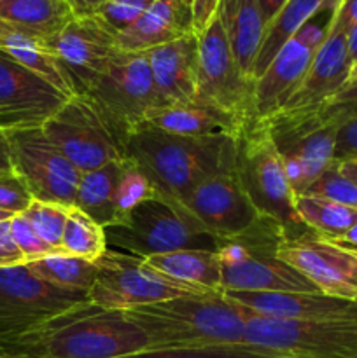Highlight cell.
I'll return each mask as SVG.
<instances>
[{"label": "cell", "mask_w": 357, "mask_h": 358, "mask_svg": "<svg viewBox=\"0 0 357 358\" xmlns=\"http://www.w3.org/2000/svg\"><path fill=\"white\" fill-rule=\"evenodd\" d=\"M13 170V157H10L9 140L6 131H0V173Z\"/></svg>", "instance_id": "7dc6e473"}, {"label": "cell", "mask_w": 357, "mask_h": 358, "mask_svg": "<svg viewBox=\"0 0 357 358\" xmlns=\"http://www.w3.org/2000/svg\"><path fill=\"white\" fill-rule=\"evenodd\" d=\"M119 358H300L282 352L261 348L252 345L214 346V348H186V350H144Z\"/></svg>", "instance_id": "d6a6232c"}, {"label": "cell", "mask_w": 357, "mask_h": 358, "mask_svg": "<svg viewBox=\"0 0 357 358\" xmlns=\"http://www.w3.org/2000/svg\"><path fill=\"white\" fill-rule=\"evenodd\" d=\"M245 345L300 358H357V317L298 322L259 317L248 310Z\"/></svg>", "instance_id": "8fae6325"}, {"label": "cell", "mask_w": 357, "mask_h": 358, "mask_svg": "<svg viewBox=\"0 0 357 358\" xmlns=\"http://www.w3.org/2000/svg\"><path fill=\"white\" fill-rule=\"evenodd\" d=\"M125 159L111 161L97 170L80 175L74 206L102 227L114 226L118 220L115 192L125 170Z\"/></svg>", "instance_id": "83f0119b"}, {"label": "cell", "mask_w": 357, "mask_h": 358, "mask_svg": "<svg viewBox=\"0 0 357 358\" xmlns=\"http://www.w3.org/2000/svg\"><path fill=\"white\" fill-rule=\"evenodd\" d=\"M303 194L331 199V201L340 203V205L357 210V185L338 170V164L335 161L322 171L321 177Z\"/></svg>", "instance_id": "d590c367"}, {"label": "cell", "mask_w": 357, "mask_h": 358, "mask_svg": "<svg viewBox=\"0 0 357 358\" xmlns=\"http://www.w3.org/2000/svg\"><path fill=\"white\" fill-rule=\"evenodd\" d=\"M275 257L310 280L326 296L357 299V250L326 238H284Z\"/></svg>", "instance_id": "9a60e30c"}, {"label": "cell", "mask_w": 357, "mask_h": 358, "mask_svg": "<svg viewBox=\"0 0 357 358\" xmlns=\"http://www.w3.org/2000/svg\"><path fill=\"white\" fill-rule=\"evenodd\" d=\"M66 2H69L74 16L84 17V16H94L107 0H66Z\"/></svg>", "instance_id": "f6af8a7d"}, {"label": "cell", "mask_w": 357, "mask_h": 358, "mask_svg": "<svg viewBox=\"0 0 357 358\" xmlns=\"http://www.w3.org/2000/svg\"><path fill=\"white\" fill-rule=\"evenodd\" d=\"M349 72L350 62L349 55H346V30L332 16L328 37H326L324 44L318 48L303 83L280 110H293V108L326 103L342 90Z\"/></svg>", "instance_id": "ffe728a7"}, {"label": "cell", "mask_w": 357, "mask_h": 358, "mask_svg": "<svg viewBox=\"0 0 357 358\" xmlns=\"http://www.w3.org/2000/svg\"><path fill=\"white\" fill-rule=\"evenodd\" d=\"M346 159H357V114L345 119L336 133L332 161Z\"/></svg>", "instance_id": "ab89813d"}, {"label": "cell", "mask_w": 357, "mask_h": 358, "mask_svg": "<svg viewBox=\"0 0 357 358\" xmlns=\"http://www.w3.org/2000/svg\"><path fill=\"white\" fill-rule=\"evenodd\" d=\"M329 101L332 103H356L357 101V63L350 66L349 77L342 90L335 94Z\"/></svg>", "instance_id": "7bdbcfd3"}, {"label": "cell", "mask_w": 357, "mask_h": 358, "mask_svg": "<svg viewBox=\"0 0 357 358\" xmlns=\"http://www.w3.org/2000/svg\"><path fill=\"white\" fill-rule=\"evenodd\" d=\"M70 206L56 205V203L31 201V205L21 215L31 224L35 233L56 252L62 254V236L65 231L66 217Z\"/></svg>", "instance_id": "836d02e7"}, {"label": "cell", "mask_w": 357, "mask_h": 358, "mask_svg": "<svg viewBox=\"0 0 357 358\" xmlns=\"http://www.w3.org/2000/svg\"><path fill=\"white\" fill-rule=\"evenodd\" d=\"M234 175L261 219L279 226L286 238L303 236L307 226L294 210L293 187L265 121L247 122L234 136Z\"/></svg>", "instance_id": "277c9868"}, {"label": "cell", "mask_w": 357, "mask_h": 358, "mask_svg": "<svg viewBox=\"0 0 357 358\" xmlns=\"http://www.w3.org/2000/svg\"><path fill=\"white\" fill-rule=\"evenodd\" d=\"M121 313L146 334L149 350L245 345L248 308L224 292L175 297Z\"/></svg>", "instance_id": "3957f363"}, {"label": "cell", "mask_w": 357, "mask_h": 358, "mask_svg": "<svg viewBox=\"0 0 357 358\" xmlns=\"http://www.w3.org/2000/svg\"><path fill=\"white\" fill-rule=\"evenodd\" d=\"M357 114L356 103H326L280 110L265 119L282 157H293L303 168L304 191L332 163L340 124Z\"/></svg>", "instance_id": "52a82bcc"}, {"label": "cell", "mask_w": 357, "mask_h": 358, "mask_svg": "<svg viewBox=\"0 0 357 358\" xmlns=\"http://www.w3.org/2000/svg\"><path fill=\"white\" fill-rule=\"evenodd\" d=\"M147 7L149 6H146V3H130L107 0V2L102 6V9L97 13V16H100L102 20L108 24V28H111L112 31L119 34V31L132 27V24L142 16V13Z\"/></svg>", "instance_id": "f35d334b"}, {"label": "cell", "mask_w": 357, "mask_h": 358, "mask_svg": "<svg viewBox=\"0 0 357 358\" xmlns=\"http://www.w3.org/2000/svg\"><path fill=\"white\" fill-rule=\"evenodd\" d=\"M220 0H192V27L196 34L205 30L210 24V21L217 16Z\"/></svg>", "instance_id": "b9f144b4"}, {"label": "cell", "mask_w": 357, "mask_h": 358, "mask_svg": "<svg viewBox=\"0 0 357 358\" xmlns=\"http://www.w3.org/2000/svg\"><path fill=\"white\" fill-rule=\"evenodd\" d=\"M104 229L107 250L139 259L177 250L219 252L224 245L203 229L184 206L161 196L140 203L122 222Z\"/></svg>", "instance_id": "5b68a950"}, {"label": "cell", "mask_w": 357, "mask_h": 358, "mask_svg": "<svg viewBox=\"0 0 357 358\" xmlns=\"http://www.w3.org/2000/svg\"><path fill=\"white\" fill-rule=\"evenodd\" d=\"M13 168L35 201L74 206L80 171L44 135L42 128L6 131Z\"/></svg>", "instance_id": "4fadbf2b"}, {"label": "cell", "mask_w": 357, "mask_h": 358, "mask_svg": "<svg viewBox=\"0 0 357 358\" xmlns=\"http://www.w3.org/2000/svg\"><path fill=\"white\" fill-rule=\"evenodd\" d=\"M88 303V292L52 285L27 264L0 268V339L27 334Z\"/></svg>", "instance_id": "9c48e42d"}, {"label": "cell", "mask_w": 357, "mask_h": 358, "mask_svg": "<svg viewBox=\"0 0 357 358\" xmlns=\"http://www.w3.org/2000/svg\"><path fill=\"white\" fill-rule=\"evenodd\" d=\"M294 210L301 222L326 240H338L354 224H357V210L340 205L331 199L310 194L294 196Z\"/></svg>", "instance_id": "f546056e"}, {"label": "cell", "mask_w": 357, "mask_h": 358, "mask_svg": "<svg viewBox=\"0 0 357 358\" xmlns=\"http://www.w3.org/2000/svg\"><path fill=\"white\" fill-rule=\"evenodd\" d=\"M346 55H349L350 66L357 63V24L346 31Z\"/></svg>", "instance_id": "c3c4849f"}, {"label": "cell", "mask_w": 357, "mask_h": 358, "mask_svg": "<svg viewBox=\"0 0 357 358\" xmlns=\"http://www.w3.org/2000/svg\"><path fill=\"white\" fill-rule=\"evenodd\" d=\"M224 294L259 317L279 320L326 322L357 317V299H342L321 292L276 294L224 290Z\"/></svg>", "instance_id": "d6986e66"}, {"label": "cell", "mask_w": 357, "mask_h": 358, "mask_svg": "<svg viewBox=\"0 0 357 358\" xmlns=\"http://www.w3.org/2000/svg\"><path fill=\"white\" fill-rule=\"evenodd\" d=\"M84 94L93 100L122 142L149 124L150 115L167 105L154 83L147 52L119 51Z\"/></svg>", "instance_id": "8992f818"}, {"label": "cell", "mask_w": 357, "mask_h": 358, "mask_svg": "<svg viewBox=\"0 0 357 358\" xmlns=\"http://www.w3.org/2000/svg\"><path fill=\"white\" fill-rule=\"evenodd\" d=\"M149 350L146 334L91 303L16 338L0 339V358H119Z\"/></svg>", "instance_id": "7a4b0ae2"}, {"label": "cell", "mask_w": 357, "mask_h": 358, "mask_svg": "<svg viewBox=\"0 0 357 358\" xmlns=\"http://www.w3.org/2000/svg\"><path fill=\"white\" fill-rule=\"evenodd\" d=\"M14 217V213L6 212V210H0V222H6V220H10Z\"/></svg>", "instance_id": "816d5d0a"}, {"label": "cell", "mask_w": 357, "mask_h": 358, "mask_svg": "<svg viewBox=\"0 0 357 358\" xmlns=\"http://www.w3.org/2000/svg\"><path fill=\"white\" fill-rule=\"evenodd\" d=\"M342 0H289L275 16V20L266 27L262 35L261 48L252 69V79H259L266 66L272 63L276 52L284 48L287 41L294 37L312 17L321 14L322 10L336 7Z\"/></svg>", "instance_id": "4316f807"}, {"label": "cell", "mask_w": 357, "mask_h": 358, "mask_svg": "<svg viewBox=\"0 0 357 358\" xmlns=\"http://www.w3.org/2000/svg\"><path fill=\"white\" fill-rule=\"evenodd\" d=\"M203 229L223 243L247 233L261 217L237 180L234 170L203 180L182 203Z\"/></svg>", "instance_id": "ac0fdd59"}, {"label": "cell", "mask_w": 357, "mask_h": 358, "mask_svg": "<svg viewBox=\"0 0 357 358\" xmlns=\"http://www.w3.org/2000/svg\"><path fill=\"white\" fill-rule=\"evenodd\" d=\"M258 2H259V9H261L262 21H265V24L268 27L289 0H258Z\"/></svg>", "instance_id": "bcb514c9"}, {"label": "cell", "mask_w": 357, "mask_h": 358, "mask_svg": "<svg viewBox=\"0 0 357 358\" xmlns=\"http://www.w3.org/2000/svg\"><path fill=\"white\" fill-rule=\"evenodd\" d=\"M198 35V91L195 100L234 115L244 124L254 121L255 80L245 76L219 17Z\"/></svg>", "instance_id": "7c38bea8"}, {"label": "cell", "mask_w": 357, "mask_h": 358, "mask_svg": "<svg viewBox=\"0 0 357 358\" xmlns=\"http://www.w3.org/2000/svg\"><path fill=\"white\" fill-rule=\"evenodd\" d=\"M125 154L161 198L182 206L203 180L234 170V136H181L147 124L128 135Z\"/></svg>", "instance_id": "6da1fadb"}, {"label": "cell", "mask_w": 357, "mask_h": 358, "mask_svg": "<svg viewBox=\"0 0 357 358\" xmlns=\"http://www.w3.org/2000/svg\"><path fill=\"white\" fill-rule=\"evenodd\" d=\"M31 201L34 196L14 168L0 173V210L20 215L31 205Z\"/></svg>", "instance_id": "74e56055"}, {"label": "cell", "mask_w": 357, "mask_h": 358, "mask_svg": "<svg viewBox=\"0 0 357 358\" xmlns=\"http://www.w3.org/2000/svg\"><path fill=\"white\" fill-rule=\"evenodd\" d=\"M105 252H107V240H105L104 227L79 208L70 206L62 236V254L97 262Z\"/></svg>", "instance_id": "1f68e13d"}, {"label": "cell", "mask_w": 357, "mask_h": 358, "mask_svg": "<svg viewBox=\"0 0 357 358\" xmlns=\"http://www.w3.org/2000/svg\"><path fill=\"white\" fill-rule=\"evenodd\" d=\"M335 17L346 31L357 24V0H342L336 7Z\"/></svg>", "instance_id": "ee69618b"}, {"label": "cell", "mask_w": 357, "mask_h": 358, "mask_svg": "<svg viewBox=\"0 0 357 358\" xmlns=\"http://www.w3.org/2000/svg\"><path fill=\"white\" fill-rule=\"evenodd\" d=\"M30 271L38 278L63 287V289L90 292L98 278V262L86 261L72 255L52 254L37 261L27 262Z\"/></svg>", "instance_id": "4dcf8cb0"}, {"label": "cell", "mask_w": 357, "mask_h": 358, "mask_svg": "<svg viewBox=\"0 0 357 358\" xmlns=\"http://www.w3.org/2000/svg\"><path fill=\"white\" fill-rule=\"evenodd\" d=\"M335 241L336 243L345 245V247L356 248L357 250V224H354V226L350 227V229L346 231L342 238H338V240H335Z\"/></svg>", "instance_id": "f907efd6"}, {"label": "cell", "mask_w": 357, "mask_h": 358, "mask_svg": "<svg viewBox=\"0 0 357 358\" xmlns=\"http://www.w3.org/2000/svg\"><path fill=\"white\" fill-rule=\"evenodd\" d=\"M149 124L181 136H237L244 122L203 101L164 105L149 117Z\"/></svg>", "instance_id": "603a6c76"}, {"label": "cell", "mask_w": 357, "mask_h": 358, "mask_svg": "<svg viewBox=\"0 0 357 358\" xmlns=\"http://www.w3.org/2000/svg\"><path fill=\"white\" fill-rule=\"evenodd\" d=\"M115 2H130V3H146V6H150L153 0H115Z\"/></svg>", "instance_id": "f5cc1de1"}, {"label": "cell", "mask_w": 357, "mask_h": 358, "mask_svg": "<svg viewBox=\"0 0 357 358\" xmlns=\"http://www.w3.org/2000/svg\"><path fill=\"white\" fill-rule=\"evenodd\" d=\"M217 17L230 38L231 49L245 76L252 77L266 24L258 0H220Z\"/></svg>", "instance_id": "d4e9b609"}, {"label": "cell", "mask_w": 357, "mask_h": 358, "mask_svg": "<svg viewBox=\"0 0 357 358\" xmlns=\"http://www.w3.org/2000/svg\"><path fill=\"white\" fill-rule=\"evenodd\" d=\"M331 23L332 17H329L324 23H317L315 17H312L276 52L261 77L255 79L254 119L265 121L287 103V100L303 83L318 48L324 44L328 37Z\"/></svg>", "instance_id": "5bb4252c"}, {"label": "cell", "mask_w": 357, "mask_h": 358, "mask_svg": "<svg viewBox=\"0 0 357 358\" xmlns=\"http://www.w3.org/2000/svg\"><path fill=\"white\" fill-rule=\"evenodd\" d=\"M97 262L98 278L88 299L104 311H126L175 297L217 294L168 278L133 255L107 250Z\"/></svg>", "instance_id": "ba28073f"}, {"label": "cell", "mask_w": 357, "mask_h": 358, "mask_svg": "<svg viewBox=\"0 0 357 358\" xmlns=\"http://www.w3.org/2000/svg\"><path fill=\"white\" fill-rule=\"evenodd\" d=\"M10 234L14 238V243L18 245L20 252L23 254L24 261L31 262L37 259L48 257V255L56 254L31 227V224L24 219L23 215H14L10 219Z\"/></svg>", "instance_id": "8d00e7d4"}, {"label": "cell", "mask_w": 357, "mask_h": 358, "mask_svg": "<svg viewBox=\"0 0 357 358\" xmlns=\"http://www.w3.org/2000/svg\"><path fill=\"white\" fill-rule=\"evenodd\" d=\"M0 51L13 58L14 62L30 69L31 72L38 73L42 79L62 91L65 96L70 98L76 94L62 65L51 55L44 38L24 30V28L16 27L2 17H0Z\"/></svg>", "instance_id": "cb8c5ba5"}, {"label": "cell", "mask_w": 357, "mask_h": 358, "mask_svg": "<svg viewBox=\"0 0 357 358\" xmlns=\"http://www.w3.org/2000/svg\"><path fill=\"white\" fill-rule=\"evenodd\" d=\"M184 2H186V3H189V6H191V3H192V0H184Z\"/></svg>", "instance_id": "db71d44e"}, {"label": "cell", "mask_w": 357, "mask_h": 358, "mask_svg": "<svg viewBox=\"0 0 357 358\" xmlns=\"http://www.w3.org/2000/svg\"><path fill=\"white\" fill-rule=\"evenodd\" d=\"M46 44L62 65L76 94L86 93L90 84L119 52L115 31L97 14L74 17Z\"/></svg>", "instance_id": "2e32d148"}, {"label": "cell", "mask_w": 357, "mask_h": 358, "mask_svg": "<svg viewBox=\"0 0 357 358\" xmlns=\"http://www.w3.org/2000/svg\"><path fill=\"white\" fill-rule=\"evenodd\" d=\"M27 264L23 254L20 252L14 238L10 234V220L0 222V268Z\"/></svg>", "instance_id": "60d3db41"}, {"label": "cell", "mask_w": 357, "mask_h": 358, "mask_svg": "<svg viewBox=\"0 0 357 358\" xmlns=\"http://www.w3.org/2000/svg\"><path fill=\"white\" fill-rule=\"evenodd\" d=\"M66 98L38 73L0 51V131L41 128Z\"/></svg>", "instance_id": "e0dca14e"}, {"label": "cell", "mask_w": 357, "mask_h": 358, "mask_svg": "<svg viewBox=\"0 0 357 358\" xmlns=\"http://www.w3.org/2000/svg\"><path fill=\"white\" fill-rule=\"evenodd\" d=\"M158 91L167 105L189 103L198 91V35L147 51Z\"/></svg>", "instance_id": "7402d4cb"}, {"label": "cell", "mask_w": 357, "mask_h": 358, "mask_svg": "<svg viewBox=\"0 0 357 358\" xmlns=\"http://www.w3.org/2000/svg\"><path fill=\"white\" fill-rule=\"evenodd\" d=\"M189 34H196L189 3L184 0H153L132 27L115 34V44L119 51L147 52Z\"/></svg>", "instance_id": "44dd1931"}, {"label": "cell", "mask_w": 357, "mask_h": 358, "mask_svg": "<svg viewBox=\"0 0 357 358\" xmlns=\"http://www.w3.org/2000/svg\"><path fill=\"white\" fill-rule=\"evenodd\" d=\"M0 17L48 42L76 16L66 0H0Z\"/></svg>", "instance_id": "f1b7e54d"}, {"label": "cell", "mask_w": 357, "mask_h": 358, "mask_svg": "<svg viewBox=\"0 0 357 358\" xmlns=\"http://www.w3.org/2000/svg\"><path fill=\"white\" fill-rule=\"evenodd\" d=\"M144 264L154 271L188 285L200 287L210 292L223 290V269L219 254L209 250H177L150 255Z\"/></svg>", "instance_id": "484cf974"}, {"label": "cell", "mask_w": 357, "mask_h": 358, "mask_svg": "<svg viewBox=\"0 0 357 358\" xmlns=\"http://www.w3.org/2000/svg\"><path fill=\"white\" fill-rule=\"evenodd\" d=\"M41 128L80 173L126 157L122 138L86 94L66 98Z\"/></svg>", "instance_id": "30bf717a"}, {"label": "cell", "mask_w": 357, "mask_h": 358, "mask_svg": "<svg viewBox=\"0 0 357 358\" xmlns=\"http://www.w3.org/2000/svg\"><path fill=\"white\" fill-rule=\"evenodd\" d=\"M154 196H160L154 185L147 180V177L136 168V164L126 157L125 170H122V177L119 180L118 192H115V213H118L115 224L122 222V219L135 206L154 198Z\"/></svg>", "instance_id": "e575fe53"}, {"label": "cell", "mask_w": 357, "mask_h": 358, "mask_svg": "<svg viewBox=\"0 0 357 358\" xmlns=\"http://www.w3.org/2000/svg\"><path fill=\"white\" fill-rule=\"evenodd\" d=\"M338 164V170L345 175L349 180H352L357 185V159H346V161H335Z\"/></svg>", "instance_id": "681fc988"}]
</instances>
